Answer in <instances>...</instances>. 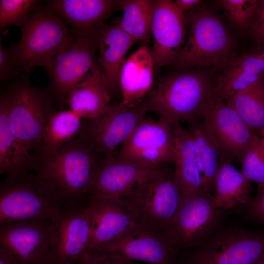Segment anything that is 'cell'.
I'll list each match as a JSON object with an SVG mask.
<instances>
[{
	"label": "cell",
	"mask_w": 264,
	"mask_h": 264,
	"mask_svg": "<svg viewBox=\"0 0 264 264\" xmlns=\"http://www.w3.org/2000/svg\"><path fill=\"white\" fill-rule=\"evenodd\" d=\"M37 181L59 209L86 205L94 172L104 159L80 134L50 154L33 155Z\"/></svg>",
	"instance_id": "1"
},
{
	"label": "cell",
	"mask_w": 264,
	"mask_h": 264,
	"mask_svg": "<svg viewBox=\"0 0 264 264\" xmlns=\"http://www.w3.org/2000/svg\"><path fill=\"white\" fill-rule=\"evenodd\" d=\"M215 72L197 68L160 77L141 103L147 112L172 125L202 118L203 110L213 98Z\"/></svg>",
	"instance_id": "2"
},
{
	"label": "cell",
	"mask_w": 264,
	"mask_h": 264,
	"mask_svg": "<svg viewBox=\"0 0 264 264\" xmlns=\"http://www.w3.org/2000/svg\"><path fill=\"white\" fill-rule=\"evenodd\" d=\"M185 15L187 36L172 68L177 71L207 68L216 74L238 54L234 37L217 15L202 3Z\"/></svg>",
	"instance_id": "3"
},
{
	"label": "cell",
	"mask_w": 264,
	"mask_h": 264,
	"mask_svg": "<svg viewBox=\"0 0 264 264\" xmlns=\"http://www.w3.org/2000/svg\"><path fill=\"white\" fill-rule=\"evenodd\" d=\"M19 27V41L8 48L15 66L16 78L30 75L36 66L44 67L71 37L65 22L42 5Z\"/></svg>",
	"instance_id": "4"
},
{
	"label": "cell",
	"mask_w": 264,
	"mask_h": 264,
	"mask_svg": "<svg viewBox=\"0 0 264 264\" xmlns=\"http://www.w3.org/2000/svg\"><path fill=\"white\" fill-rule=\"evenodd\" d=\"M264 252V227L227 222L198 246L176 251L175 264H253Z\"/></svg>",
	"instance_id": "5"
},
{
	"label": "cell",
	"mask_w": 264,
	"mask_h": 264,
	"mask_svg": "<svg viewBox=\"0 0 264 264\" xmlns=\"http://www.w3.org/2000/svg\"><path fill=\"white\" fill-rule=\"evenodd\" d=\"M213 199V195L203 188L182 194L176 212L163 230L176 251L198 246L226 223L228 210L216 207Z\"/></svg>",
	"instance_id": "6"
},
{
	"label": "cell",
	"mask_w": 264,
	"mask_h": 264,
	"mask_svg": "<svg viewBox=\"0 0 264 264\" xmlns=\"http://www.w3.org/2000/svg\"><path fill=\"white\" fill-rule=\"evenodd\" d=\"M29 75H21L8 85L9 116L12 129L23 145L37 152L46 125L53 114L55 103L45 88H37Z\"/></svg>",
	"instance_id": "7"
},
{
	"label": "cell",
	"mask_w": 264,
	"mask_h": 264,
	"mask_svg": "<svg viewBox=\"0 0 264 264\" xmlns=\"http://www.w3.org/2000/svg\"><path fill=\"white\" fill-rule=\"evenodd\" d=\"M174 170L161 169L121 196L139 221L164 230L182 196Z\"/></svg>",
	"instance_id": "8"
},
{
	"label": "cell",
	"mask_w": 264,
	"mask_h": 264,
	"mask_svg": "<svg viewBox=\"0 0 264 264\" xmlns=\"http://www.w3.org/2000/svg\"><path fill=\"white\" fill-rule=\"evenodd\" d=\"M98 36L70 39L44 67L48 78L45 88L55 105L64 107L73 88L96 64Z\"/></svg>",
	"instance_id": "9"
},
{
	"label": "cell",
	"mask_w": 264,
	"mask_h": 264,
	"mask_svg": "<svg viewBox=\"0 0 264 264\" xmlns=\"http://www.w3.org/2000/svg\"><path fill=\"white\" fill-rule=\"evenodd\" d=\"M59 208L39 184L33 171L6 176L0 185V225L53 218Z\"/></svg>",
	"instance_id": "10"
},
{
	"label": "cell",
	"mask_w": 264,
	"mask_h": 264,
	"mask_svg": "<svg viewBox=\"0 0 264 264\" xmlns=\"http://www.w3.org/2000/svg\"><path fill=\"white\" fill-rule=\"evenodd\" d=\"M88 251L117 255L153 264H175L176 254L163 230L140 221Z\"/></svg>",
	"instance_id": "11"
},
{
	"label": "cell",
	"mask_w": 264,
	"mask_h": 264,
	"mask_svg": "<svg viewBox=\"0 0 264 264\" xmlns=\"http://www.w3.org/2000/svg\"><path fill=\"white\" fill-rule=\"evenodd\" d=\"M147 112L141 103L125 108L120 104H110L100 115L83 120L80 134L90 142L104 159L117 157L116 150L128 138Z\"/></svg>",
	"instance_id": "12"
},
{
	"label": "cell",
	"mask_w": 264,
	"mask_h": 264,
	"mask_svg": "<svg viewBox=\"0 0 264 264\" xmlns=\"http://www.w3.org/2000/svg\"><path fill=\"white\" fill-rule=\"evenodd\" d=\"M203 127L219 152L232 162L240 160L250 145L254 133L225 101L212 99L202 113Z\"/></svg>",
	"instance_id": "13"
},
{
	"label": "cell",
	"mask_w": 264,
	"mask_h": 264,
	"mask_svg": "<svg viewBox=\"0 0 264 264\" xmlns=\"http://www.w3.org/2000/svg\"><path fill=\"white\" fill-rule=\"evenodd\" d=\"M90 221L88 203L59 209L52 218L47 264H74L87 250Z\"/></svg>",
	"instance_id": "14"
},
{
	"label": "cell",
	"mask_w": 264,
	"mask_h": 264,
	"mask_svg": "<svg viewBox=\"0 0 264 264\" xmlns=\"http://www.w3.org/2000/svg\"><path fill=\"white\" fill-rule=\"evenodd\" d=\"M117 157L152 166L174 163L173 125L144 118L122 144Z\"/></svg>",
	"instance_id": "15"
},
{
	"label": "cell",
	"mask_w": 264,
	"mask_h": 264,
	"mask_svg": "<svg viewBox=\"0 0 264 264\" xmlns=\"http://www.w3.org/2000/svg\"><path fill=\"white\" fill-rule=\"evenodd\" d=\"M52 218L0 225V248L19 264H47Z\"/></svg>",
	"instance_id": "16"
},
{
	"label": "cell",
	"mask_w": 264,
	"mask_h": 264,
	"mask_svg": "<svg viewBox=\"0 0 264 264\" xmlns=\"http://www.w3.org/2000/svg\"><path fill=\"white\" fill-rule=\"evenodd\" d=\"M188 28L187 17L179 12L174 0H154V44L150 52L154 69L171 65L176 59L184 45Z\"/></svg>",
	"instance_id": "17"
},
{
	"label": "cell",
	"mask_w": 264,
	"mask_h": 264,
	"mask_svg": "<svg viewBox=\"0 0 264 264\" xmlns=\"http://www.w3.org/2000/svg\"><path fill=\"white\" fill-rule=\"evenodd\" d=\"M88 205L91 221L86 252L108 242L139 221L120 196L92 195Z\"/></svg>",
	"instance_id": "18"
},
{
	"label": "cell",
	"mask_w": 264,
	"mask_h": 264,
	"mask_svg": "<svg viewBox=\"0 0 264 264\" xmlns=\"http://www.w3.org/2000/svg\"><path fill=\"white\" fill-rule=\"evenodd\" d=\"M45 7L69 25L75 38L98 36L105 21L118 8V0H50Z\"/></svg>",
	"instance_id": "19"
},
{
	"label": "cell",
	"mask_w": 264,
	"mask_h": 264,
	"mask_svg": "<svg viewBox=\"0 0 264 264\" xmlns=\"http://www.w3.org/2000/svg\"><path fill=\"white\" fill-rule=\"evenodd\" d=\"M152 166L117 157L104 159L96 168L90 184V194L121 196L159 171ZM90 197V196H89Z\"/></svg>",
	"instance_id": "20"
},
{
	"label": "cell",
	"mask_w": 264,
	"mask_h": 264,
	"mask_svg": "<svg viewBox=\"0 0 264 264\" xmlns=\"http://www.w3.org/2000/svg\"><path fill=\"white\" fill-rule=\"evenodd\" d=\"M263 75L264 58L261 53L238 54L216 73L213 99L226 101Z\"/></svg>",
	"instance_id": "21"
},
{
	"label": "cell",
	"mask_w": 264,
	"mask_h": 264,
	"mask_svg": "<svg viewBox=\"0 0 264 264\" xmlns=\"http://www.w3.org/2000/svg\"><path fill=\"white\" fill-rule=\"evenodd\" d=\"M136 43L117 24H106L100 32L96 63L110 96L120 88V73L126 61L125 56Z\"/></svg>",
	"instance_id": "22"
},
{
	"label": "cell",
	"mask_w": 264,
	"mask_h": 264,
	"mask_svg": "<svg viewBox=\"0 0 264 264\" xmlns=\"http://www.w3.org/2000/svg\"><path fill=\"white\" fill-rule=\"evenodd\" d=\"M10 102L6 89L0 96V174L15 176L33 170V155L14 133L9 116Z\"/></svg>",
	"instance_id": "23"
},
{
	"label": "cell",
	"mask_w": 264,
	"mask_h": 264,
	"mask_svg": "<svg viewBox=\"0 0 264 264\" xmlns=\"http://www.w3.org/2000/svg\"><path fill=\"white\" fill-rule=\"evenodd\" d=\"M154 63L150 49L143 45L130 55L121 70L120 88L125 108L136 107L151 90L153 81Z\"/></svg>",
	"instance_id": "24"
},
{
	"label": "cell",
	"mask_w": 264,
	"mask_h": 264,
	"mask_svg": "<svg viewBox=\"0 0 264 264\" xmlns=\"http://www.w3.org/2000/svg\"><path fill=\"white\" fill-rule=\"evenodd\" d=\"M111 96L97 63L71 90L65 105L83 119L94 118L110 105Z\"/></svg>",
	"instance_id": "25"
},
{
	"label": "cell",
	"mask_w": 264,
	"mask_h": 264,
	"mask_svg": "<svg viewBox=\"0 0 264 264\" xmlns=\"http://www.w3.org/2000/svg\"><path fill=\"white\" fill-rule=\"evenodd\" d=\"M175 148V172L182 194L194 193L202 187L201 173L197 161L194 143L188 130L179 123L173 125Z\"/></svg>",
	"instance_id": "26"
},
{
	"label": "cell",
	"mask_w": 264,
	"mask_h": 264,
	"mask_svg": "<svg viewBox=\"0 0 264 264\" xmlns=\"http://www.w3.org/2000/svg\"><path fill=\"white\" fill-rule=\"evenodd\" d=\"M220 167L215 180L213 203L217 207L230 211L252 199V187L250 181L232 162L219 156Z\"/></svg>",
	"instance_id": "27"
},
{
	"label": "cell",
	"mask_w": 264,
	"mask_h": 264,
	"mask_svg": "<svg viewBox=\"0 0 264 264\" xmlns=\"http://www.w3.org/2000/svg\"><path fill=\"white\" fill-rule=\"evenodd\" d=\"M225 102L254 133L259 137L262 135L264 132V75Z\"/></svg>",
	"instance_id": "28"
},
{
	"label": "cell",
	"mask_w": 264,
	"mask_h": 264,
	"mask_svg": "<svg viewBox=\"0 0 264 264\" xmlns=\"http://www.w3.org/2000/svg\"><path fill=\"white\" fill-rule=\"evenodd\" d=\"M194 143L197 161L202 176V187L211 193L219 167V152L199 120L187 122Z\"/></svg>",
	"instance_id": "29"
},
{
	"label": "cell",
	"mask_w": 264,
	"mask_h": 264,
	"mask_svg": "<svg viewBox=\"0 0 264 264\" xmlns=\"http://www.w3.org/2000/svg\"><path fill=\"white\" fill-rule=\"evenodd\" d=\"M118 8L123 15L116 24L136 42L146 45L152 35L154 0H118Z\"/></svg>",
	"instance_id": "30"
},
{
	"label": "cell",
	"mask_w": 264,
	"mask_h": 264,
	"mask_svg": "<svg viewBox=\"0 0 264 264\" xmlns=\"http://www.w3.org/2000/svg\"><path fill=\"white\" fill-rule=\"evenodd\" d=\"M83 123V118L70 109L55 112L46 125L40 147L35 153L56 152L80 133Z\"/></svg>",
	"instance_id": "31"
},
{
	"label": "cell",
	"mask_w": 264,
	"mask_h": 264,
	"mask_svg": "<svg viewBox=\"0 0 264 264\" xmlns=\"http://www.w3.org/2000/svg\"><path fill=\"white\" fill-rule=\"evenodd\" d=\"M217 3L231 23L237 30L246 32L251 29L260 1L255 0H220Z\"/></svg>",
	"instance_id": "32"
},
{
	"label": "cell",
	"mask_w": 264,
	"mask_h": 264,
	"mask_svg": "<svg viewBox=\"0 0 264 264\" xmlns=\"http://www.w3.org/2000/svg\"><path fill=\"white\" fill-rule=\"evenodd\" d=\"M41 3L37 0H0V30L11 25L19 27Z\"/></svg>",
	"instance_id": "33"
},
{
	"label": "cell",
	"mask_w": 264,
	"mask_h": 264,
	"mask_svg": "<svg viewBox=\"0 0 264 264\" xmlns=\"http://www.w3.org/2000/svg\"><path fill=\"white\" fill-rule=\"evenodd\" d=\"M240 162L241 173L246 179L257 182L258 185H264V154L260 146L259 137L255 134Z\"/></svg>",
	"instance_id": "34"
},
{
	"label": "cell",
	"mask_w": 264,
	"mask_h": 264,
	"mask_svg": "<svg viewBox=\"0 0 264 264\" xmlns=\"http://www.w3.org/2000/svg\"><path fill=\"white\" fill-rule=\"evenodd\" d=\"M232 210L245 221L264 227V185H258L256 194L249 203Z\"/></svg>",
	"instance_id": "35"
},
{
	"label": "cell",
	"mask_w": 264,
	"mask_h": 264,
	"mask_svg": "<svg viewBox=\"0 0 264 264\" xmlns=\"http://www.w3.org/2000/svg\"><path fill=\"white\" fill-rule=\"evenodd\" d=\"M74 264H135L124 257L94 251L85 252Z\"/></svg>",
	"instance_id": "36"
},
{
	"label": "cell",
	"mask_w": 264,
	"mask_h": 264,
	"mask_svg": "<svg viewBox=\"0 0 264 264\" xmlns=\"http://www.w3.org/2000/svg\"><path fill=\"white\" fill-rule=\"evenodd\" d=\"M3 36L0 37V80L6 83L16 78L15 66L11 53L8 48L2 44Z\"/></svg>",
	"instance_id": "37"
},
{
	"label": "cell",
	"mask_w": 264,
	"mask_h": 264,
	"mask_svg": "<svg viewBox=\"0 0 264 264\" xmlns=\"http://www.w3.org/2000/svg\"><path fill=\"white\" fill-rule=\"evenodd\" d=\"M257 14L251 30L257 41L264 44V0H260Z\"/></svg>",
	"instance_id": "38"
},
{
	"label": "cell",
	"mask_w": 264,
	"mask_h": 264,
	"mask_svg": "<svg viewBox=\"0 0 264 264\" xmlns=\"http://www.w3.org/2000/svg\"><path fill=\"white\" fill-rule=\"evenodd\" d=\"M201 0H174L175 5L177 10L181 14L185 15L196 6L202 3Z\"/></svg>",
	"instance_id": "39"
},
{
	"label": "cell",
	"mask_w": 264,
	"mask_h": 264,
	"mask_svg": "<svg viewBox=\"0 0 264 264\" xmlns=\"http://www.w3.org/2000/svg\"><path fill=\"white\" fill-rule=\"evenodd\" d=\"M0 264H19L6 251L0 248Z\"/></svg>",
	"instance_id": "40"
},
{
	"label": "cell",
	"mask_w": 264,
	"mask_h": 264,
	"mask_svg": "<svg viewBox=\"0 0 264 264\" xmlns=\"http://www.w3.org/2000/svg\"><path fill=\"white\" fill-rule=\"evenodd\" d=\"M253 264H264V252Z\"/></svg>",
	"instance_id": "41"
},
{
	"label": "cell",
	"mask_w": 264,
	"mask_h": 264,
	"mask_svg": "<svg viewBox=\"0 0 264 264\" xmlns=\"http://www.w3.org/2000/svg\"><path fill=\"white\" fill-rule=\"evenodd\" d=\"M260 138V144L261 148L262 150L263 153L264 154V132L259 137Z\"/></svg>",
	"instance_id": "42"
},
{
	"label": "cell",
	"mask_w": 264,
	"mask_h": 264,
	"mask_svg": "<svg viewBox=\"0 0 264 264\" xmlns=\"http://www.w3.org/2000/svg\"><path fill=\"white\" fill-rule=\"evenodd\" d=\"M261 54L262 55L263 57L264 58V50H263V52L261 53Z\"/></svg>",
	"instance_id": "43"
}]
</instances>
